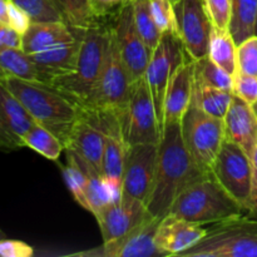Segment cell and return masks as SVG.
<instances>
[{
  "instance_id": "obj_1",
  "label": "cell",
  "mask_w": 257,
  "mask_h": 257,
  "mask_svg": "<svg viewBox=\"0 0 257 257\" xmlns=\"http://www.w3.org/2000/svg\"><path fill=\"white\" fill-rule=\"evenodd\" d=\"M210 175L198 166L183 142L181 122L163 125L158 143L156 182L147 208L156 217H165L181 192Z\"/></svg>"
},
{
  "instance_id": "obj_2",
  "label": "cell",
  "mask_w": 257,
  "mask_h": 257,
  "mask_svg": "<svg viewBox=\"0 0 257 257\" xmlns=\"http://www.w3.org/2000/svg\"><path fill=\"white\" fill-rule=\"evenodd\" d=\"M5 87L22 102L38 124L54 133L65 147L82 108L49 83L32 82L15 77L0 78Z\"/></svg>"
},
{
  "instance_id": "obj_3",
  "label": "cell",
  "mask_w": 257,
  "mask_h": 257,
  "mask_svg": "<svg viewBox=\"0 0 257 257\" xmlns=\"http://www.w3.org/2000/svg\"><path fill=\"white\" fill-rule=\"evenodd\" d=\"M245 212V208L210 173L181 192L168 213L206 226Z\"/></svg>"
},
{
  "instance_id": "obj_4",
  "label": "cell",
  "mask_w": 257,
  "mask_h": 257,
  "mask_svg": "<svg viewBox=\"0 0 257 257\" xmlns=\"http://www.w3.org/2000/svg\"><path fill=\"white\" fill-rule=\"evenodd\" d=\"M109 44V28L93 23L83 29L79 55L74 70L54 78L50 84L83 104L94 88L107 57Z\"/></svg>"
},
{
  "instance_id": "obj_5",
  "label": "cell",
  "mask_w": 257,
  "mask_h": 257,
  "mask_svg": "<svg viewBox=\"0 0 257 257\" xmlns=\"http://www.w3.org/2000/svg\"><path fill=\"white\" fill-rule=\"evenodd\" d=\"M136 83L120 58L109 27V44L104 65L94 88L80 108L87 112L117 114L123 120Z\"/></svg>"
},
{
  "instance_id": "obj_6",
  "label": "cell",
  "mask_w": 257,
  "mask_h": 257,
  "mask_svg": "<svg viewBox=\"0 0 257 257\" xmlns=\"http://www.w3.org/2000/svg\"><path fill=\"white\" fill-rule=\"evenodd\" d=\"M178 257H257V218L241 215L213 223Z\"/></svg>"
},
{
  "instance_id": "obj_7",
  "label": "cell",
  "mask_w": 257,
  "mask_h": 257,
  "mask_svg": "<svg viewBox=\"0 0 257 257\" xmlns=\"http://www.w3.org/2000/svg\"><path fill=\"white\" fill-rule=\"evenodd\" d=\"M183 142L201 168L211 173V167L226 140L225 122L207 114L190 103L181 119Z\"/></svg>"
},
{
  "instance_id": "obj_8",
  "label": "cell",
  "mask_w": 257,
  "mask_h": 257,
  "mask_svg": "<svg viewBox=\"0 0 257 257\" xmlns=\"http://www.w3.org/2000/svg\"><path fill=\"white\" fill-rule=\"evenodd\" d=\"M186 57L187 53L178 35L165 33L156 49L152 52L146 70L145 79L155 103L161 133L163 130V104H165L166 90L171 77Z\"/></svg>"
},
{
  "instance_id": "obj_9",
  "label": "cell",
  "mask_w": 257,
  "mask_h": 257,
  "mask_svg": "<svg viewBox=\"0 0 257 257\" xmlns=\"http://www.w3.org/2000/svg\"><path fill=\"white\" fill-rule=\"evenodd\" d=\"M211 173L247 213L252 178L250 156L240 146L225 140L211 167Z\"/></svg>"
},
{
  "instance_id": "obj_10",
  "label": "cell",
  "mask_w": 257,
  "mask_h": 257,
  "mask_svg": "<svg viewBox=\"0 0 257 257\" xmlns=\"http://www.w3.org/2000/svg\"><path fill=\"white\" fill-rule=\"evenodd\" d=\"M122 123L128 146L160 143V123L145 77L135 84Z\"/></svg>"
},
{
  "instance_id": "obj_11",
  "label": "cell",
  "mask_w": 257,
  "mask_h": 257,
  "mask_svg": "<svg viewBox=\"0 0 257 257\" xmlns=\"http://www.w3.org/2000/svg\"><path fill=\"white\" fill-rule=\"evenodd\" d=\"M158 162V143L130 146L125 155L122 196L145 202L152 196Z\"/></svg>"
},
{
  "instance_id": "obj_12",
  "label": "cell",
  "mask_w": 257,
  "mask_h": 257,
  "mask_svg": "<svg viewBox=\"0 0 257 257\" xmlns=\"http://www.w3.org/2000/svg\"><path fill=\"white\" fill-rule=\"evenodd\" d=\"M160 217L151 215L141 225L125 235L103 242L99 247L74 252L70 256L82 257H163L166 253L156 245Z\"/></svg>"
},
{
  "instance_id": "obj_13",
  "label": "cell",
  "mask_w": 257,
  "mask_h": 257,
  "mask_svg": "<svg viewBox=\"0 0 257 257\" xmlns=\"http://www.w3.org/2000/svg\"><path fill=\"white\" fill-rule=\"evenodd\" d=\"M178 38L186 53L198 60L208 53L213 25L205 7V0H178L175 4Z\"/></svg>"
},
{
  "instance_id": "obj_14",
  "label": "cell",
  "mask_w": 257,
  "mask_h": 257,
  "mask_svg": "<svg viewBox=\"0 0 257 257\" xmlns=\"http://www.w3.org/2000/svg\"><path fill=\"white\" fill-rule=\"evenodd\" d=\"M110 29L125 68L133 80L138 82L145 77L152 50L147 47L136 28L132 0L115 14L114 23Z\"/></svg>"
},
{
  "instance_id": "obj_15",
  "label": "cell",
  "mask_w": 257,
  "mask_h": 257,
  "mask_svg": "<svg viewBox=\"0 0 257 257\" xmlns=\"http://www.w3.org/2000/svg\"><path fill=\"white\" fill-rule=\"evenodd\" d=\"M152 213L140 200L120 196L95 215L103 242L120 237L147 220Z\"/></svg>"
},
{
  "instance_id": "obj_16",
  "label": "cell",
  "mask_w": 257,
  "mask_h": 257,
  "mask_svg": "<svg viewBox=\"0 0 257 257\" xmlns=\"http://www.w3.org/2000/svg\"><path fill=\"white\" fill-rule=\"evenodd\" d=\"M35 123L22 102L0 80V151L25 147L24 137Z\"/></svg>"
},
{
  "instance_id": "obj_17",
  "label": "cell",
  "mask_w": 257,
  "mask_h": 257,
  "mask_svg": "<svg viewBox=\"0 0 257 257\" xmlns=\"http://www.w3.org/2000/svg\"><path fill=\"white\" fill-rule=\"evenodd\" d=\"M207 228L198 223L167 213L161 218L156 233V245L166 256H180L205 236Z\"/></svg>"
},
{
  "instance_id": "obj_18",
  "label": "cell",
  "mask_w": 257,
  "mask_h": 257,
  "mask_svg": "<svg viewBox=\"0 0 257 257\" xmlns=\"http://www.w3.org/2000/svg\"><path fill=\"white\" fill-rule=\"evenodd\" d=\"M105 135L95 118L82 109V114L73 125L65 150L77 152L82 158L102 172Z\"/></svg>"
},
{
  "instance_id": "obj_19",
  "label": "cell",
  "mask_w": 257,
  "mask_h": 257,
  "mask_svg": "<svg viewBox=\"0 0 257 257\" xmlns=\"http://www.w3.org/2000/svg\"><path fill=\"white\" fill-rule=\"evenodd\" d=\"M195 82V59L187 54L171 77L163 104V125L170 122H181L190 107Z\"/></svg>"
},
{
  "instance_id": "obj_20",
  "label": "cell",
  "mask_w": 257,
  "mask_h": 257,
  "mask_svg": "<svg viewBox=\"0 0 257 257\" xmlns=\"http://www.w3.org/2000/svg\"><path fill=\"white\" fill-rule=\"evenodd\" d=\"M226 140L240 146L250 157L257 146V117L252 105L233 94L225 118Z\"/></svg>"
},
{
  "instance_id": "obj_21",
  "label": "cell",
  "mask_w": 257,
  "mask_h": 257,
  "mask_svg": "<svg viewBox=\"0 0 257 257\" xmlns=\"http://www.w3.org/2000/svg\"><path fill=\"white\" fill-rule=\"evenodd\" d=\"M82 29L67 22H33L22 37V49L27 54H35L55 45L72 42L79 37Z\"/></svg>"
},
{
  "instance_id": "obj_22",
  "label": "cell",
  "mask_w": 257,
  "mask_h": 257,
  "mask_svg": "<svg viewBox=\"0 0 257 257\" xmlns=\"http://www.w3.org/2000/svg\"><path fill=\"white\" fill-rule=\"evenodd\" d=\"M82 34L83 29L79 37L72 42L55 45V47L35 53V54H29L35 65L39 68L40 72L47 78V82L49 84L54 78L68 74V73H72L74 70L75 65H77L78 55H79Z\"/></svg>"
},
{
  "instance_id": "obj_23",
  "label": "cell",
  "mask_w": 257,
  "mask_h": 257,
  "mask_svg": "<svg viewBox=\"0 0 257 257\" xmlns=\"http://www.w3.org/2000/svg\"><path fill=\"white\" fill-rule=\"evenodd\" d=\"M0 72L3 77L48 83L44 74L22 48H7L0 50Z\"/></svg>"
},
{
  "instance_id": "obj_24",
  "label": "cell",
  "mask_w": 257,
  "mask_h": 257,
  "mask_svg": "<svg viewBox=\"0 0 257 257\" xmlns=\"http://www.w3.org/2000/svg\"><path fill=\"white\" fill-rule=\"evenodd\" d=\"M207 55L226 73L232 77L237 74V44L230 32H223L213 28Z\"/></svg>"
},
{
  "instance_id": "obj_25",
  "label": "cell",
  "mask_w": 257,
  "mask_h": 257,
  "mask_svg": "<svg viewBox=\"0 0 257 257\" xmlns=\"http://www.w3.org/2000/svg\"><path fill=\"white\" fill-rule=\"evenodd\" d=\"M233 93L218 88L208 87L200 82H193V92L191 102L207 114L223 119L232 100Z\"/></svg>"
},
{
  "instance_id": "obj_26",
  "label": "cell",
  "mask_w": 257,
  "mask_h": 257,
  "mask_svg": "<svg viewBox=\"0 0 257 257\" xmlns=\"http://www.w3.org/2000/svg\"><path fill=\"white\" fill-rule=\"evenodd\" d=\"M230 33L236 44L255 35L257 22V0H231Z\"/></svg>"
},
{
  "instance_id": "obj_27",
  "label": "cell",
  "mask_w": 257,
  "mask_h": 257,
  "mask_svg": "<svg viewBox=\"0 0 257 257\" xmlns=\"http://www.w3.org/2000/svg\"><path fill=\"white\" fill-rule=\"evenodd\" d=\"M24 145L25 147L35 151L50 161L59 160L60 155L65 150L63 142L54 133L38 123H35L32 130L27 133L24 137Z\"/></svg>"
},
{
  "instance_id": "obj_28",
  "label": "cell",
  "mask_w": 257,
  "mask_h": 257,
  "mask_svg": "<svg viewBox=\"0 0 257 257\" xmlns=\"http://www.w3.org/2000/svg\"><path fill=\"white\" fill-rule=\"evenodd\" d=\"M132 7L136 28L147 47L153 52L163 34L153 19L150 0H132Z\"/></svg>"
},
{
  "instance_id": "obj_29",
  "label": "cell",
  "mask_w": 257,
  "mask_h": 257,
  "mask_svg": "<svg viewBox=\"0 0 257 257\" xmlns=\"http://www.w3.org/2000/svg\"><path fill=\"white\" fill-rule=\"evenodd\" d=\"M195 80L208 87L233 93V77L216 65L208 55L195 60Z\"/></svg>"
},
{
  "instance_id": "obj_30",
  "label": "cell",
  "mask_w": 257,
  "mask_h": 257,
  "mask_svg": "<svg viewBox=\"0 0 257 257\" xmlns=\"http://www.w3.org/2000/svg\"><path fill=\"white\" fill-rule=\"evenodd\" d=\"M24 9L33 22H67L52 0H10Z\"/></svg>"
},
{
  "instance_id": "obj_31",
  "label": "cell",
  "mask_w": 257,
  "mask_h": 257,
  "mask_svg": "<svg viewBox=\"0 0 257 257\" xmlns=\"http://www.w3.org/2000/svg\"><path fill=\"white\" fill-rule=\"evenodd\" d=\"M151 12L162 34L172 33L178 35L175 4L172 0H150Z\"/></svg>"
},
{
  "instance_id": "obj_32",
  "label": "cell",
  "mask_w": 257,
  "mask_h": 257,
  "mask_svg": "<svg viewBox=\"0 0 257 257\" xmlns=\"http://www.w3.org/2000/svg\"><path fill=\"white\" fill-rule=\"evenodd\" d=\"M237 73L257 77V35L237 45Z\"/></svg>"
},
{
  "instance_id": "obj_33",
  "label": "cell",
  "mask_w": 257,
  "mask_h": 257,
  "mask_svg": "<svg viewBox=\"0 0 257 257\" xmlns=\"http://www.w3.org/2000/svg\"><path fill=\"white\" fill-rule=\"evenodd\" d=\"M205 7L213 28L223 32H230L231 0H205Z\"/></svg>"
},
{
  "instance_id": "obj_34",
  "label": "cell",
  "mask_w": 257,
  "mask_h": 257,
  "mask_svg": "<svg viewBox=\"0 0 257 257\" xmlns=\"http://www.w3.org/2000/svg\"><path fill=\"white\" fill-rule=\"evenodd\" d=\"M63 176H64L65 183H67L72 196L80 205L83 196H84L85 185H87V176H85V173L78 167V165L72 158L67 157V166L63 168Z\"/></svg>"
},
{
  "instance_id": "obj_35",
  "label": "cell",
  "mask_w": 257,
  "mask_h": 257,
  "mask_svg": "<svg viewBox=\"0 0 257 257\" xmlns=\"http://www.w3.org/2000/svg\"><path fill=\"white\" fill-rule=\"evenodd\" d=\"M67 23L78 29H85L94 23L88 0H67Z\"/></svg>"
},
{
  "instance_id": "obj_36",
  "label": "cell",
  "mask_w": 257,
  "mask_h": 257,
  "mask_svg": "<svg viewBox=\"0 0 257 257\" xmlns=\"http://www.w3.org/2000/svg\"><path fill=\"white\" fill-rule=\"evenodd\" d=\"M233 94L252 105L257 100V77L237 73L233 77Z\"/></svg>"
},
{
  "instance_id": "obj_37",
  "label": "cell",
  "mask_w": 257,
  "mask_h": 257,
  "mask_svg": "<svg viewBox=\"0 0 257 257\" xmlns=\"http://www.w3.org/2000/svg\"><path fill=\"white\" fill-rule=\"evenodd\" d=\"M130 3L131 0H88L90 15L94 22L109 15H115Z\"/></svg>"
},
{
  "instance_id": "obj_38",
  "label": "cell",
  "mask_w": 257,
  "mask_h": 257,
  "mask_svg": "<svg viewBox=\"0 0 257 257\" xmlns=\"http://www.w3.org/2000/svg\"><path fill=\"white\" fill-rule=\"evenodd\" d=\"M8 14H9V27L23 37L33 23L30 15L10 0H8Z\"/></svg>"
},
{
  "instance_id": "obj_39",
  "label": "cell",
  "mask_w": 257,
  "mask_h": 257,
  "mask_svg": "<svg viewBox=\"0 0 257 257\" xmlns=\"http://www.w3.org/2000/svg\"><path fill=\"white\" fill-rule=\"evenodd\" d=\"M33 253L32 246L23 241L0 238V257H30Z\"/></svg>"
},
{
  "instance_id": "obj_40",
  "label": "cell",
  "mask_w": 257,
  "mask_h": 257,
  "mask_svg": "<svg viewBox=\"0 0 257 257\" xmlns=\"http://www.w3.org/2000/svg\"><path fill=\"white\" fill-rule=\"evenodd\" d=\"M7 48H22V35L9 25L0 23V50Z\"/></svg>"
},
{
  "instance_id": "obj_41",
  "label": "cell",
  "mask_w": 257,
  "mask_h": 257,
  "mask_svg": "<svg viewBox=\"0 0 257 257\" xmlns=\"http://www.w3.org/2000/svg\"><path fill=\"white\" fill-rule=\"evenodd\" d=\"M252 163V178H251V192L247 206V215L257 217V146L251 157Z\"/></svg>"
},
{
  "instance_id": "obj_42",
  "label": "cell",
  "mask_w": 257,
  "mask_h": 257,
  "mask_svg": "<svg viewBox=\"0 0 257 257\" xmlns=\"http://www.w3.org/2000/svg\"><path fill=\"white\" fill-rule=\"evenodd\" d=\"M0 23L9 25V14H8V0H0Z\"/></svg>"
},
{
  "instance_id": "obj_43",
  "label": "cell",
  "mask_w": 257,
  "mask_h": 257,
  "mask_svg": "<svg viewBox=\"0 0 257 257\" xmlns=\"http://www.w3.org/2000/svg\"><path fill=\"white\" fill-rule=\"evenodd\" d=\"M55 4V7L62 12V14L64 15L65 20H67V0H52Z\"/></svg>"
},
{
  "instance_id": "obj_44",
  "label": "cell",
  "mask_w": 257,
  "mask_h": 257,
  "mask_svg": "<svg viewBox=\"0 0 257 257\" xmlns=\"http://www.w3.org/2000/svg\"><path fill=\"white\" fill-rule=\"evenodd\" d=\"M252 108H253V112H255V114H256V117H257V100L252 104Z\"/></svg>"
},
{
  "instance_id": "obj_45",
  "label": "cell",
  "mask_w": 257,
  "mask_h": 257,
  "mask_svg": "<svg viewBox=\"0 0 257 257\" xmlns=\"http://www.w3.org/2000/svg\"><path fill=\"white\" fill-rule=\"evenodd\" d=\"M255 35H257V22H256V29H255Z\"/></svg>"
},
{
  "instance_id": "obj_46",
  "label": "cell",
  "mask_w": 257,
  "mask_h": 257,
  "mask_svg": "<svg viewBox=\"0 0 257 257\" xmlns=\"http://www.w3.org/2000/svg\"><path fill=\"white\" fill-rule=\"evenodd\" d=\"M172 2H173V4H176V3H177L178 0H172Z\"/></svg>"
},
{
  "instance_id": "obj_47",
  "label": "cell",
  "mask_w": 257,
  "mask_h": 257,
  "mask_svg": "<svg viewBox=\"0 0 257 257\" xmlns=\"http://www.w3.org/2000/svg\"><path fill=\"white\" fill-rule=\"evenodd\" d=\"M3 77V75H2V72H0V78H2Z\"/></svg>"
}]
</instances>
